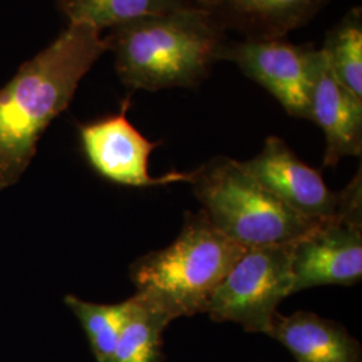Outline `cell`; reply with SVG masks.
<instances>
[{
	"label": "cell",
	"instance_id": "cell-8",
	"mask_svg": "<svg viewBox=\"0 0 362 362\" xmlns=\"http://www.w3.org/2000/svg\"><path fill=\"white\" fill-rule=\"evenodd\" d=\"M130 97H127L119 112L78 127L79 143L91 169L109 182L122 187L146 188L188 181L189 173L169 172L161 177L149 175V157L161 141L148 140L130 122L127 113Z\"/></svg>",
	"mask_w": 362,
	"mask_h": 362
},
{
	"label": "cell",
	"instance_id": "cell-2",
	"mask_svg": "<svg viewBox=\"0 0 362 362\" xmlns=\"http://www.w3.org/2000/svg\"><path fill=\"white\" fill-rule=\"evenodd\" d=\"M104 42L128 89L158 91L200 86L227 38L206 13L188 8L110 28Z\"/></svg>",
	"mask_w": 362,
	"mask_h": 362
},
{
	"label": "cell",
	"instance_id": "cell-11",
	"mask_svg": "<svg viewBox=\"0 0 362 362\" xmlns=\"http://www.w3.org/2000/svg\"><path fill=\"white\" fill-rule=\"evenodd\" d=\"M309 119L324 132V167H336L344 157L361 156L362 98L337 81L324 54L311 90Z\"/></svg>",
	"mask_w": 362,
	"mask_h": 362
},
{
	"label": "cell",
	"instance_id": "cell-13",
	"mask_svg": "<svg viewBox=\"0 0 362 362\" xmlns=\"http://www.w3.org/2000/svg\"><path fill=\"white\" fill-rule=\"evenodd\" d=\"M69 23L90 25L100 33L133 21L196 8L194 0H55Z\"/></svg>",
	"mask_w": 362,
	"mask_h": 362
},
{
	"label": "cell",
	"instance_id": "cell-5",
	"mask_svg": "<svg viewBox=\"0 0 362 362\" xmlns=\"http://www.w3.org/2000/svg\"><path fill=\"white\" fill-rule=\"evenodd\" d=\"M293 243L247 248L215 288L204 313L215 322H235L248 333L269 334L278 306L294 294Z\"/></svg>",
	"mask_w": 362,
	"mask_h": 362
},
{
	"label": "cell",
	"instance_id": "cell-1",
	"mask_svg": "<svg viewBox=\"0 0 362 362\" xmlns=\"http://www.w3.org/2000/svg\"><path fill=\"white\" fill-rule=\"evenodd\" d=\"M105 52L98 30L69 23L0 89V192L23 177L40 137L71 104L82 78Z\"/></svg>",
	"mask_w": 362,
	"mask_h": 362
},
{
	"label": "cell",
	"instance_id": "cell-9",
	"mask_svg": "<svg viewBox=\"0 0 362 362\" xmlns=\"http://www.w3.org/2000/svg\"><path fill=\"white\" fill-rule=\"evenodd\" d=\"M248 173L286 206L309 219L337 215L342 192L327 188L321 172L305 164L285 140L270 136L258 155L242 161Z\"/></svg>",
	"mask_w": 362,
	"mask_h": 362
},
{
	"label": "cell",
	"instance_id": "cell-10",
	"mask_svg": "<svg viewBox=\"0 0 362 362\" xmlns=\"http://www.w3.org/2000/svg\"><path fill=\"white\" fill-rule=\"evenodd\" d=\"M196 8L223 30L246 39L285 38L305 26L329 0H194Z\"/></svg>",
	"mask_w": 362,
	"mask_h": 362
},
{
	"label": "cell",
	"instance_id": "cell-14",
	"mask_svg": "<svg viewBox=\"0 0 362 362\" xmlns=\"http://www.w3.org/2000/svg\"><path fill=\"white\" fill-rule=\"evenodd\" d=\"M321 52L337 81L362 98L361 7H353L327 31Z\"/></svg>",
	"mask_w": 362,
	"mask_h": 362
},
{
	"label": "cell",
	"instance_id": "cell-15",
	"mask_svg": "<svg viewBox=\"0 0 362 362\" xmlns=\"http://www.w3.org/2000/svg\"><path fill=\"white\" fill-rule=\"evenodd\" d=\"M65 305L82 326L95 362H112L118 338L132 310V298L109 305L94 303L69 294L65 297Z\"/></svg>",
	"mask_w": 362,
	"mask_h": 362
},
{
	"label": "cell",
	"instance_id": "cell-4",
	"mask_svg": "<svg viewBox=\"0 0 362 362\" xmlns=\"http://www.w3.org/2000/svg\"><path fill=\"white\" fill-rule=\"evenodd\" d=\"M189 184L209 221L247 248L293 243L326 220L299 215L230 157L189 172Z\"/></svg>",
	"mask_w": 362,
	"mask_h": 362
},
{
	"label": "cell",
	"instance_id": "cell-12",
	"mask_svg": "<svg viewBox=\"0 0 362 362\" xmlns=\"http://www.w3.org/2000/svg\"><path fill=\"white\" fill-rule=\"evenodd\" d=\"M267 336L279 341L297 362H362L360 342L342 325L315 313H276Z\"/></svg>",
	"mask_w": 362,
	"mask_h": 362
},
{
	"label": "cell",
	"instance_id": "cell-3",
	"mask_svg": "<svg viewBox=\"0 0 362 362\" xmlns=\"http://www.w3.org/2000/svg\"><path fill=\"white\" fill-rule=\"evenodd\" d=\"M246 250L220 233L203 211L187 214L173 243L130 266L134 297L170 322L204 313L215 288Z\"/></svg>",
	"mask_w": 362,
	"mask_h": 362
},
{
	"label": "cell",
	"instance_id": "cell-6",
	"mask_svg": "<svg viewBox=\"0 0 362 362\" xmlns=\"http://www.w3.org/2000/svg\"><path fill=\"white\" fill-rule=\"evenodd\" d=\"M337 215L291 246L293 293L324 285L351 286L362 278L361 169L341 191Z\"/></svg>",
	"mask_w": 362,
	"mask_h": 362
},
{
	"label": "cell",
	"instance_id": "cell-7",
	"mask_svg": "<svg viewBox=\"0 0 362 362\" xmlns=\"http://www.w3.org/2000/svg\"><path fill=\"white\" fill-rule=\"evenodd\" d=\"M220 61H230L284 106L287 115L309 119L310 97L322 52L311 43L285 38L243 39L226 43Z\"/></svg>",
	"mask_w": 362,
	"mask_h": 362
},
{
	"label": "cell",
	"instance_id": "cell-16",
	"mask_svg": "<svg viewBox=\"0 0 362 362\" xmlns=\"http://www.w3.org/2000/svg\"><path fill=\"white\" fill-rule=\"evenodd\" d=\"M132 300V310L118 338L112 362H161L163 334L170 321L134 296Z\"/></svg>",
	"mask_w": 362,
	"mask_h": 362
}]
</instances>
